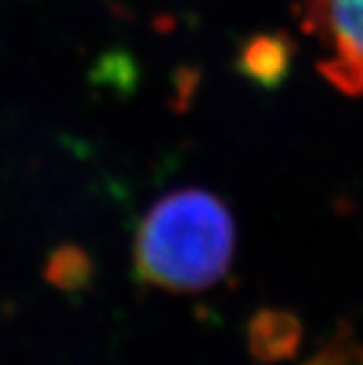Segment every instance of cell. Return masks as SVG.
Listing matches in <instances>:
<instances>
[{
	"label": "cell",
	"mask_w": 363,
	"mask_h": 365,
	"mask_svg": "<svg viewBox=\"0 0 363 365\" xmlns=\"http://www.w3.org/2000/svg\"><path fill=\"white\" fill-rule=\"evenodd\" d=\"M90 272H92V264L81 250L61 247L51 256L46 276L51 282H55L61 289H79L81 284L88 282Z\"/></svg>",
	"instance_id": "obj_5"
},
{
	"label": "cell",
	"mask_w": 363,
	"mask_h": 365,
	"mask_svg": "<svg viewBox=\"0 0 363 365\" xmlns=\"http://www.w3.org/2000/svg\"><path fill=\"white\" fill-rule=\"evenodd\" d=\"M300 322L285 311H260L250 322V348L258 361L276 363L300 346Z\"/></svg>",
	"instance_id": "obj_3"
},
{
	"label": "cell",
	"mask_w": 363,
	"mask_h": 365,
	"mask_svg": "<svg viewBox=\"0 0 363 365\" xmlns=\"http://www.w3.org/2000/svg\"><path fill=\"white\" fill-rule=\"evenodd\" d=\"M307 26L333 46L326 79L348 94L363 92V0H307Z\"/></svg>",
	"instance_id": "obj_2"
},
{
	"label": "cell",
	"mask_w": 363,
	"mask_h": 365,
	"mask_svg": "<svg viewBox=\"0 0 363 365\" xmlns=\"http://www.w3.org/2000/svg\"><path fill=\"white\" fill-rule=\"evenodd\" d=\"M307 365H363V350L352 341L348 333H342Z\"/></svg>",
	"instance_id": "obj_6"
},
{
	"label": "cell",
	"mask_w": 363,
	"mask_h": 365,
	"mask_svg": "<svg viewBox=\"0 0 363 365\" xmlns=\"http://www.w3.org/2000/svg\"><path fill=\"white\" fill-rule=\"evenodd\" d=\"M235 256V223L219 197L186 188L162 197L140 221L134 264L143 282L195 293L219 282Z\"/></svg>",
	"instance_id": "obj_1"
},
{
	"label": "cell",
	"mask_w": 363,
	"mask_h": 365,
	"mask_svg": "<svg viewBox=\"0 0 363 365\" xmlns=\"http://www.w3.org/2000/svg\"><path fill=\"white\" fill-rule=\"evenodd\" d=\"M287 63L289 53L282 38H256L247 44L241 57L245 75L262 86H276L287 73Z\"/></svg>",
	"instance_id": "obj_4"
}]
</instances>
